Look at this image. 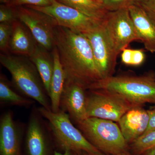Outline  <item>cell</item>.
<instances>
[{
    "instance_id": "cell-13",
    "label": "cell",
    "mask_w": 155,
    "mask_h": 155,
    "mask_svg": "<svg viewBox=\"0 0 155 155\" xmlns=\"http://www.w3.org/2000/svg\"><path fill=\"white\" fill-rule=\"evenodd\" d=\"M23 129L8 111L0 120V155H21L20 146Z\"/></svg>"
},
{
    "instance_id": "cell-32",
    "label": "cell",
    "mask_w": 155,
    "mask_h": 155,
    "mask_svg": "<svg viewBox=\"0 0 155 155\" xmlns=\"http://www.w3.org/2000/svg\"><path fill=\"white\" fill-rule=\"evenodd\" d=\"M116 155H132L130 154L129 153H127V151L125 152H123L121 153L118 154Z\"/></svg>"
},
{
    "instance_id": "cell-26",
    "label": "cell",
    "mask_w": 155,
    "mask_h": 155,
    "mask_svg": "<svg viewBox=\"0 0 155 155\" xmlns=\"http://www.w3.org/2000/svg\"><path fill=\"white\" fill-rule=\"evenodd\" d=\"M16 11L5 6H1L0 22L1 23H12L17 20Z\"/></svg>"
},
{
    "instance_id": "cell-11",
    "label": "cell",
    "mask_w": 155,
    "mask_h": 155,
    "mask_svg": "<svg viewBox=\"0 0 155 155\" xmlns=\"http://www.w3.org/2000/svg\"><path fill=\"white\" fill-rule=\"evenodd\" d=\"M86 90L81 84L65 81L60 101V110L69 114L70 119L76 124L88 118Z\"/></svg>"
},
{
    "instance_id": "cell-19",
    "label": "cell",
    "mask_w": 155,
    "mask_h": 155,
    "mask_svg": "<svg viewBox=\"0 0 155 155\" xmlns=\"http://www.w3.org/2000/svg\"><path fill=\"white\" fill-rule=\"evenodd\" d=\"M76 9L86 16L102 22L108 13L101 0H57Z\"/></svg>"
},
{
    "instance_id": "cell-28",
    "label": "cell",
    "mask_w": 155,
    "mask_h": 155,
    "mask_svg": "<svg viewBox=\"0 0 155 155\" xmlns=\"http://www.w3.org/2000/svg\"><path fill=\"white\" fill-rule=\"evenodd\" d=\"M148 112L150 116L149 122L146 131L144 133L155 130V108L148 110Z\"/></svg>"
},
{
    "instance_id": "cell-22",
    "label": "cell",
    "mask_w": 155,
    "mask_h": 155,
    "mask_svg": "<svg viewBox=\"0 0 155 155\" xmlns=\"http://www.w3.org/2000/svg\"><path fill=\"white\" fill-rule=\"evenodd\" d=\"M145 59L144 53L142 50L125 48L121 55L122 63L129 66H140L143 63Z\"/></svg>"
},
{
    "instance_id": "cell-15",
    "label": "cell",
    "mask_w": 155,
    "mask_h": 155,
    "mask_svg": "<svg viewBox=\"0 0 155 155\" xmlns=\"http://www.w3.org/2000/svg\"><path fill=\"white\" fill-rule=\"evenodd\" d=\"M130 17L138 35L139 40L151 53L155 52V24L144 10L132 5L128 8Z\"/></svg>"
},
{
    "instance_id": "cell-8",
    "label": "cell",
    "mask_w": 155,
    "mask_h": 155,
    "mask_svg": "<svg viewBox=\"0 0 155 155\" xmlns=\"http://www.w3.org/2000/svg\"><path fill=\"white\" fill-rule=\"evenodd\" d=\"M27 6L47 14L55 20L59 26L68 28L76 33L84 34L91 31L102 23L57 0H54L51 5L46 7Z\"/></svg>"
},
{
    "instance_id": "cell-25",
    "label": "cell",
    "mask_w": 155,
    "mask_h": 155,
    "mask_svg": "<svg viewBox=\"0 0 155 155\" xmlns=\"http://www.w3.org/2000/svg\"><path fill=\"white\" fill-rule=\"evenodd\" d=\"M132 5L143 9L155 24V0H134Z\"/></svg>"
},
{
    "instance_id": "cell-18",
    "label": "cell",
    "mask_w": 155,
    "mask_h": 155,
    "mask_svg": "<svg viewBox=\"0 0 155 155\" xmlns=\"http://www.w3.org/2000/svg\"><path fill=\"white\" fill-rule=\"evenodd\" d=\"M29 58L35 65L49 97L51 81L54 71L53 57L50 56L47 50L38 45L34 52Z\"/></svg>"
},
{
    "instance_id": "cell-12",
    "label": "cell",
    "mask_w": 155,
    "mask_h": 155,
    "mask_svg": "<svg viewBox=\"0 0 155 155\" xmlns=\"http://www.w3.org/2000/svg\"><path fill=\"white\" fill-rule=\"evenodd\" d=\"M38 110L32 111L28 121L25 137L27 155H48L47 129Z\"/></svg>"
},
{
    "instance_id": "cell-5",
    "label": "cell",
    "mask_w": 155,
    "mask_h": 155,
    "mask_svg": "<svg viewBox=\"0 0 155 155\" xmlns=\"http://www.w3.org/2000/svg\"><path fill=\"white\" fill-rule=\"evenodd\" d=\"M76 124L85 138L100 151L112 155L126 151L128 143L119 125L114 121L89 117Z\"/></svg>"
},
{
    "instance_id": "cell-30",
    "label": "cell",
    "mask_w": 155,
    "mask_h": 155,
    "mask_svg": "<svg viewBox=\"0 0 155 155\" xmlns=\"http://www.w3.org/2000/svg\"><path fill=\"white\" fill-rule=\"evenodd\" d=\"M140 155H155V147L147 150Z\"/></svg>"
},
{
    "instance_id": "cell-16",
    "label": "cell",
    "mask_w": 155,
    "mask_h": 155,
    "mask_svg": "<svg viewBox=\"0 0 155 155\" xmlns=\"http://www.w3.org/2000/svg\"><path fill=\"white\" fill-rule=\"evenodd\" d=\"M23 23L17 20L12 23L10 42L11 52L18 55L30 57L36 49L38 44L30 31Z\"/></svg>"
},
{
    "instance_id": "cell-23",
    "label": "cell",
    "mask_w": 155,
    "mask_h": 155,
    "mask_svg": "<svg viewBox=\"0 0 155 155\" xmlns=\"http://www.w3.org/2000/svg\"><path fill=\"white\" fill-rule=\"evenodd\" d=\"M12 32V23L0 24V49L5 52L10 48V42Z\"/></svg>"
},
{
    "instance_id": "cell-29",
    "label": "cell",
    "mask_w": 155,
    "mask_h": 155,
    "mask_svg": "<svg viewBox=\"0 0 155 155\" xmlns=\"http://www.w3.org/2000/svg\"><path fill=\"white\" fill-rule=\"evenodd\" d=\"M54 155H76V152L70 150H66L63 153L55 151Z\"/></svg>"
},
{
    "instance_id": "cell-27",
    "label": "cell",
    "mask_w": 155,
    "mask_h": 155,
    "mask_svg": "<svg viewBox=\"0 0 155 155\" xmlns=\"http://www.w3.org/2000/svg\"><path fill=\"white\" fill-rule=\"evenodd\" d=\"M54 0H14L16 5H28L37 7H46L51 5Z\"/></svg>"
},
{
    "instance_id": "cell-24",
    "label": "cell",
    "mask_w": 155,
    "mask_h": 155,
    "mask_svg": "<svg viewBox=\"0 0 155 155\" xmlns=\"http://www.w3.org/2000/svg\"><path fill=\"white\" fill-rule=\"evenodd\" d=\"M134 1V0H104L103 3L108 11H114L128 8L133 4Z\"/></svg>"
},
{
    "instance_id": "cell-10",
    "label": "cell",
    "mask_w": 155,
    "mask_h": 155,
    "mask_svg": "<svg viewBox=\"0 0 155 155\" xmlns=\"http://www.w3.org/2000/svg\"><path fill=\"white\" fill-rule=\"evenodd\" d=\"M83 35L90 44L96 64L103 78L113 76L118 54L110 42L102 23Z\"/></svg>"
},
{
    "instance_id": "cell-31",
    "label": "cell",
    "mask_w": 155,
    "mask_h": 155,
    "mask_svg": "<svg viewBox=\"0 0 155 155\" xmlns=\"http://www.w3.org/2000/svg\"><path fill=\"white\" fill-rule=\"evenodd\" d=\"M76 155H104L101 153H89L85 151L76 152Z\"/></svg>"
},
{
    "instance_id": "cell-34",
    "label": "cell",
    "mask_w": 155,
    "mask_h": 155,
    "mask_svg": "<svg viewBox=\"0 0 155 155\" xmlns=\"http://www.w3.org/2000/svg\"><path fill=\"white\" fill-rule=\"evenodd\" d=\"M101 1H104V0H101Z\"/></svg>"
},
{
    "instance_id": "cell-20",
    "label": "cell",
    "mask_w": 155,
    "mask_h": 155,
    "mask_svg": "<svg viewBox=\"0 0 155 155\" xmlns=\"http://www.w3.org/2000/svg\"><path fill=\"white\" fill-rule=\"evenodd\" d=\"M35 103L34 100L22 95L12 88L3 75L0 77V104L2 106L29 107Z\"/></svg>"
},
{
    "instance_id": "cell-14",
    "label": "cell",
    "mask_w": 155,
    "mask_h": 155,
    "mask_svg": "<svg viewBox=\"0 0 155 155\" xmlns=\"http://www.w3.org/2000/svg\"><path fill=\"white\" fill-rule=\"evenodd\" d=\"M148 110L136 106L123 115L118 123L127 143H131L146 131L149 122Z\"/></svg>"
},
{
    "instance_id": "cell-7",
    "label": "cell",
    "mask_w": 155,
    "mask_h": 155,
    "mask_svg": "<svg viewBox=\"0 0 155 155\" xmlns=\"http://www.w3.org/2000/svg\"><path fill=\"white\" fill-rule=\"evenodd\" d=\"M16 13L17 19L28 28L38 45L48 51L53 49L55 31L58 26L55 20L28 6L20 7Z\"/></svg>"
},
{
    "instance_id": "cell-17",
    "label": "cell",
    "mask_w": 155,
    "mask_h": 155,
    "mask_svg": "<svg viewBox=\"0 0 155 155\" xmlns=\"http://www.w3.org/2000/svg\"><path fill=\"white\" fill-rule=\"evenodd\" d=\"M52 51V55L54 67L50 87L49 98L51 111L57 113L61 110L60 101L66 81V76L60 61L58 49L54 46Z\"/></svg>"
},
{
    "instance_id": "cell-9",
    "label": "cell",
    "mask_w": 155,
    "mask_h": 155,
    "mask_svg": "<svg viewBox=\"0 0 155 155\" xmlns=\"http://www.w3.org/2000/svg\"><path fill=\"white\" fill-rule=\"evenodd\" d=\"M87 94V117L118 122L130 108L134 107L125 100L106 92L89 90Z\"/></svg>"
},
{
    "instance_id": "cell-3",
    "label": "cell",
    "mask_w": 155,
    "mask_h": 155,
    "mask_svg": "<svg viewBox=\"0 0 155 155\" xmlns=\"http://www.w3.org/2000/svg\"><path fill=\"white\" fill-rule=\"evenodd\" d=\"M88 90L106 92L134 106L155 104V78L151 75L111 76L93 84Z\"/></svg>"
},
{
    "instance_id": "cell-1",
    "label": "cell",
    "mask_w": 155,
    "mask_h": 155,
    "mask_svg": "<svg viewBox=\"0 0 155 155\" xmlns=\"http://www.w3.org/2000/svg\"><path fill=\"white\" fill-rule=\"evenodd\" d=\"M54 45L59 52L66 81L79 84L87 90L103 78L85 35L58 25Z\"/></svg>"
},
{
    "instance_id": "cell-4",
    "label": "cell",
    "mask_w": 155,
    "mask_h": 155,
    "mask_svg": "<svg viewBox=\"0 0 155 155\" xmlns=\"http://www.w3.org/2000/svg\"><path fill=\"white\" fill-rule=\"evenodd\" d=\"M42 117L47 120L48 127L58 147L65 151H85L99 153H101L94 146L78 128L72 124L70 116L60 110L57 113L41 107L38 109Z\"/></svg>"
},
{
    "instance_id": "cell-21",
    "label": "cell",
    "mask_w": 155,
    "mask_h": 155,
    "mask_svg": "<svg viewBox=\"0 0 155 155\" xmlns=\"http://www.w3.org/2000/svg\"><path fill=\"white\" fill-rule=\"evenodd\" d=\"M155 147V130L143 134L130 144L136 154L141 155L147 150Z\"/></svg>"
},
{
    "instance_id": "cell-6",
    "label": "cell",
    "mask_w": 155,
    "mask_h": 155,
    "mask_svg": "<svg viewBox=\"0 0 155 155\" xmlns=\"http://www.w3.org/2000/svg\"><path fill=\"white\" fill-rule=\"evenodd\" d=\"M102 25L118 55L127 48L130 43L139 40L128 8L110 11Z\"/></svg>"
},
{
    "instance_id": "cell-2",
    "label": "cell",
    "mask_w": 155,
    "mask_h": 155,
    "mask_svg": "<svg viewBox=\"0 0 155 155\" xmlns=\"http://www.w3.org/2000/svg\"><path fill=\"white\" fill-rule=\"evenodd\" d=\"M0 62L11 73L12 84L17 91L51 110L49 97L38 71L30 59L1 54Z\"/></svg>"
},
{
    "instance_id": "cell-33",
    "label": "cell",
    "mask_w": 155,
    "mask_h": 155,
    "mask_svg": "<svg viewBox=\"0 0 155 155\" xmlns=\"http://www.w3.org/2000/svg\"><path fill=\"white\" fill-rule=\"evenodd\" d=\"M11 0H0L1 3H7L11 2Z\"/></svg>"
}]
</instances>
